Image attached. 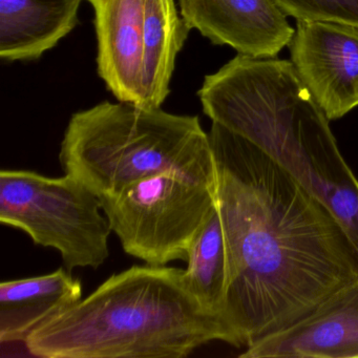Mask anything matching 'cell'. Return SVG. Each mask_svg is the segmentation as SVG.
Returning <instances> with one entry per match:
<instances>
[{
	"instance_id": "6da1fadb",
	"label": "cell",
	"mask_w": 358,
	"mask_h": 358,
	"mask_svg": "<svg viewBox=\"0 0 358 358\" xmlns=\"http://www.w3.org/2000/svg\"><path fill=\"white\" fill-rule=\"evenodd\" d=\"M217 205L227 257L223 318L232 345L309 315L358 276V252L333 213L246 138L213 122Z\"/></svg>"
},
{
	"instance_id": "277c9868",
	"label": "cell",
	"mask_w": 358,
	"mask_h": 358,
	"mask_svg": "<svg viewBox=\"0 0 358 358\" xmlns=\"http://www.w3.org/2000/svg\"><path fill=\"white\" fill-rule=\"evenodd\" d=\"M59 161L66 175L99 198L159 173L217 182L210 139L198 116L119 100L73 115Z\"/></svg>"
},
{
	"instance_id": "ba28073f",
	"label": "cell",
	"mask_w": 358,
	"mask_h": 358,
	"mask_svg": "<svg viewBox=\"0 0 358 358\" xmlns=\"http://www.w3.org/2000/svg\"><path fill=\"white\" fill-rule=\"evenodd\" d=\"M189 30H196L240 55L274 58L290 45L295 30L274 0H178Z\"/></svg>"
},
{
	"instance_id": "52a82bcc",
	"label": "cell",
	"mask_w": 358,
	"mask_h": 358,
	"mask_svg": "<svg viewBox=\"0 0 358 358\" xmlns=\"http://www.w3.org/2000/svg\"><path fill=\"white\" fill-rule=\"evenodd\" d=\"M289 47L297 75L329 120L358 106V27L297 22Z\"/></svg>"
},
{
	"instance_id": "9c48e42d",
	"label": "cell",
	"mask_w": 358,
	"mask_h": 358,
	"mask_svg": "<svg viewBox=\"0 0 358 358\" xmlns=\"http://www.w3.org/2000/svg\"><path fill=\"white\" fill-rule=\"evenodd\" d=\"M242 358H358V276L309 315L262 337Z\"/></svg>"
},
{
	"instance_id": "5b68a950",
	"label": "cell",
	"mask_w": 358,
	"mask_h": 358,
	"mask_svg": "<svg viewBox=\"0 0 358 358\" xmlns=\"http://www.w3.org/2000/svg\"><path fill=\"white\" fill-rule=\"evenodd\" d=\"M0 222L57 250L69 271L98 269L110 257L113 232L99 196L68 175L0 171Z\"/></svg>"
},
{
	"instance_id": "9a60e30c",
	"label": "cell",
	"mask_w": 358,
	"mask_h": 358,
	"mask_svg": "<svg viewBox=\"0 0 358 358\" xmlns=\"http://www.w3.org/2000/svg\"><path fill=\"white\" fill-rule=\"evenodd\" d=\"M297 22H331L358 27V0H274Z\"/></svg>"
},
{
	"instance_id": "8992f818",
	"label": "cell",
	"mask_w": 358,
	"mask_h": 358,
	"mask_svg": "<svg viewBox=\"0 0 358 358\" xmlns=\"http://www.w3.org/2000/svg\"><path fill=\"white\" fill-rule=\"evenodd\" d=\"M100 202L124 252L164 266L187 261L194 238L217 207V185L159 173L100 196Z\"/></svg>"
},
{
	"instance_id": "3957f363",
	"label": "cell",
	"mask_w": 358,
	"mask_h": 358,
	"mask_svg": "<svg viewBox=\"0 0 358 358\" xmlns=\"http://www.w3.org/2000/svg\"><path fill=\"white\" fill-rule=\"evenodd\" d=\"M211 341L232 345L185 270L145 264L113 274L33 331L24 345L43 358H182Z\"/></svg>"
},
{
	"instance_id": "7c38bea8",
	"label": "cell",
	"mask_w": 358,
	"mask_h": 358,
	"mask_svg": "<svg viewBox=\"0 0 358 358\" xmlns=\"http://www.w3.org/2000/svg\"><path fill=\"white\" fill-rule=\"evenodd\" d=\"M83 0H0V57L35 60L78 24Z\"/></svg>"
},
{
	"instance_id": "5bb4252c",
	"label": "cell",
	"mask_w": 358,
	"mask_h": 358,
	"mask_svg": "<svg viewBox=\"0 0 358 358\" xmlns=\"http://www.w3.org/2000/svg\"><path fill=\"white\" fill-rule=\"evenodd\" d=\"M186 262V276L194 294L209 311L219 316L225 324L223 313L227 257L217 205L194 238Z\"/></svg>"
},
{
	"instance_id": "30bf717a",
	"label": "cell",
	"mask_w": 358,
	"mask_h": 358,
	"mask_svg": "<svg viewBox=\"0 0 358 358\" xmlns=\"http://www.w3.org/2000/svg\"><path fill=\"white\" fill-rule=\"evenodd\" d=\"M95 11L98 73L119 101H142L144 0H87Z\"/></svg>"
},
{
	"instance_id": "7a4b0ae2",
	"label": "cell",
	"mask_w": 358,
	"mask_h": 358,
	"mask_svg": "<svg viewBox=\"0 0 358 358\" xmlns=\"http://www.w3.org/2000/svg\"><path fill=\"white\" fill-rule=\"evenodd\" d=\"M213 122L246 138L333 213L358 252V179L292 62L240 55L198 92Z\"/></svg>"
},
{
	"instance_id": "8fae6325",
	"label": "cell",
	"mask_w": 358,
	"mask_h": 358,
	"mask_svg": "<svg viewBox=\"0 0 358 358\" xmlns=\"http://www.w3.org/2000/svg\"><path fill=\"white\" fill-rule=\"evenodd\" d=\"M66 270L1 282L0 343H24L33 331L83 299L80 280Z\"/></svg>"
},
{
	"instance_id": "4fadbf2b",
	"label": "cell",
	"mask_w": 358,
	"mask_h": 358,
	"mask_svg": "<svg viewBox=\"0 0 358 358\" xmlns=\"http://www.w3.org/2000/svg\"><path fill=\"white\" fill-rule=\"evenodd\" d=\"M189 32L176 0H144L141 106L159 108L164 103L171 93L176 59Z\"/></svg>"
}]
</instances>
